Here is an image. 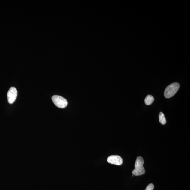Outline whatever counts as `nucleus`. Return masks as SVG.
I'll list each match as a JSON object with an SVG mask.
<instances>
[{"mask_svg": "<svg viewBox=\"0 0 190 190\" xmlns=\"http://www.w3.org/2000/svg\"><path fill=\"white\" fill-rule=\"evenodd\" d=\"M144 164V161L141 157H137L135 162V169L132 171L133 175L140 176L144 174L145 173V170L143 165Z\"/></svg>", "mask_w": 190, "mask_h": 190, "instance_id": "obj_1", "label": "nucleus"}, {"mask_svg": "<svg viewBox=\"0 0 190 190\" xmlns=\"http://www.w3.org/2000/svg\"><path fill=\"white\" fill-rule=\"evenodd\" d=\"M180 85L177 82L173 83L168 86L164 92V96L166 98H169L173 97L178 91Z\"/></svg>", "mask_w": 190, "mask_h": 190, "instance_id": "obj_2", "label": "nucleus"}, {"mask_svg": "<svg viewBox=\"0 0 190 190\" xmlns=\"http://www.w3.org/2000/svg\"><path fill=\"white\" fill-rule=\"evenodd\" d=\"M52 99L54 104L58 108H64L67 106V100L61 96L55 95L52 96Z\"/></svg>", "mask_w": 190, "mask_h": 190, "instance_id": "obj_3", "label": "nucleus"}, {"mask_svg": "<svg viewBox=\"0 0 190 190\" xmlns=\"http://www.w3.org/2000/svg\"><path fill=\"white\" fill-rule=\"evenodd\" d=\"M8 102L10 104H13L15 102L17 96V91L15 87H11L9 89L7 94Z\"/></svg>", "mask_w": 190, "mask_h": 190, "instance_id": "obj_4", "label": "nucleus"}, {"mask_svg": "<svg viewBox=\"0 0 190 190\" xmlns=\"http://www.w3.org/2000/svg\"><path fill=\"white\" fill-rule=\"evenodd\" d=\"M107 161L109 163L118 165H122L123 162L122 158L117 155L110 156L108 157Z\"/></svg>", "mask_w": 190, "mask_h": 190, "instance_id": "obj_5", "label": "nucleus"}, {"mask_svg": "<svg viewBox=\"0 0 190 190\" xmlns=\"http://www.w3.org/2000/svg\"><path fill=\"white\" fill-rule=\"evenodd\" d=\"M154 100V97L151 95H147L145 99V103L147 105H150L153 103Z\"/></svg>", "mask_w": 190, "mask_h": 190, "instance_id": "obj_6", "label": "nucleus"}, {"mask_svg": "<svg viewBox=\"0 0 190 190\" xmlns=\"http://www.w3.org/2000/svg\"><path fill=\"white\" fill-rule=\"evenodd\" d=\"M159 122L162 125H165L167 121L164 114L161 112L159 115Z\"/></svg>", "mask_w": 190, "mask_h": 190, "instance_id": "obj_7", "label": "nucleus"}, {"mask_svg": "<svg viewBox=\"0 0 190 190\" xmlns=\"http://www.w3.org/2000/svg\"><path fill=\"white\" fill-rule=\"evenodd\" d=\"M154 187V185L152 183H150L147 186L145 190H153Z\"/></svg>", "mask_w": 190, "mask_h": 190, "instance_id": "obj_8", "label": "nucleus"}]
</instances>
